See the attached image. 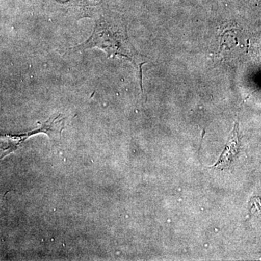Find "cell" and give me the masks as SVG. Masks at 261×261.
Segmentation results:
<instances>
[{"label":"cell","instance_id":"6da1fadb","mask_svg":"<svg viewBox=\"0 0 261 261\" xmlns=\"http://www.w3.org/2000/svg\"><path fill=\"white\" fill-rule=\"evenodd\" d=\"M99 48L107 54L108 58H126L137 70L139 82L143 92L142 67L150 63L148 57L141 54L134 47L128 34L126 19L106 10L95 19V25L91 37L82 44L68 48L65 53H76L86 49Z\"/></svg>","mask_w":261,"mask_h":261},{"label":"cell","instance_id":"7a4b0ae2","mask_svg":"<svg viewBox=\"0 0 261 261\" xmlns=\"http://www.w3.org/2000/svg\"><path fill=\"white\" fill-rule=\"evenodd\" d=\"M65 120V116L59 114L50 117L47 121L40 124L39 128L27 133L18 135H0V150L3 153L0 160L14 152L24 141L37 134H46L51 140H60L62 132L64 129Z\"/></svg>","mask_w":261,"mask_h":261},{"label":"cell","instance_id":"3957f363","mask_svg":"<svg viewBox=\"0 0 261 261\" xmlns=\"http://www.w3.org/2000/svg\"><path fill=\"white\" fill-rule=\"evenodd\" d=\"M58 1L77 20L84 18L97 19L106 9L105 0H66Z\"/></svg>","mask_w":261,"mask_h":261}]
</instances>
